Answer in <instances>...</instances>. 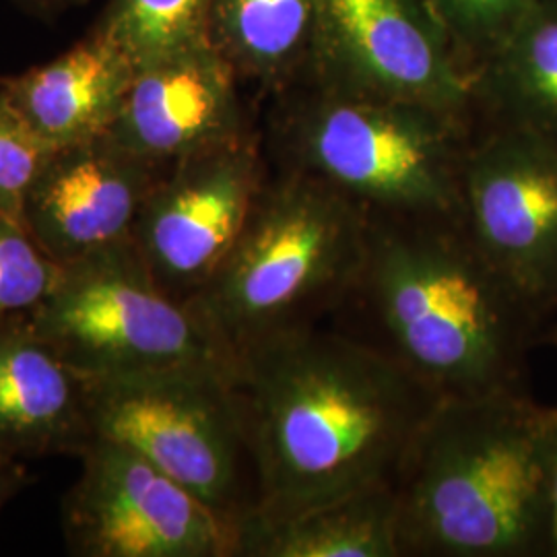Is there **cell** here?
Returning a JSON list of instances; mask_svg holds the SVG:
<instances>
[{"label":"cell","mask_w":557,"mask_h":557,"mask_svg":"<svg viewBox=\"0 0 557 557\" xmlns=\"http://www.w3.org/2000/svg\"><path fill=\"white\" fill-rule=\"evenodd\" d=\"M234 382L259 487L248 515L257 517H285L359 490L395 487L444 398L329 322L246 347Z\"/></svg>","instance_id":"obj_1"},{"label":"cell","mask_w":557,"mask_h":557,"mask_svg":"<svg viewBox=\"0 0 557 557\" xmlns=\"http://www.w3.org/2000/svg\"><path fill=\"white\" fill-rule=\"evenodd\" d=\"M329 324L438 391L524 388L547 322L481 252L462 213H368L366 252Z\"/></svg>","instance_id":"obj_2"},{"label":"cell","mask_w":557,"mask_h":557,"mask_svg":"<svg viewBox=\"0 0 557 557\" xmlns=\"http://www.w3.org/2000/svg\"><path fill=\"white\" fill-rule=\"evenodd\" d=\"M557 405L442 398L395 483L400 557L554 556Z\"/></svg>","instance_id":"obj_3"},{"label":"cell","mask_w":557,"mask_h":557,"mask_svg":"<svg viewBox=\"0 0 557 557\" xmlns=\"http://www.w3.org/2000/svg\"><path fill=\"white\" fill-rule=\"evenodd\" d=\"M366 236L368 211L356 200L278 168L230 255L186 304L238 358L262 338L333 319L358 277Z\"/></svg>","instance_id":"obj_4"},{"label":"cell","mask_w":557,"mask_h":557,"mask_svg":"<svg viewBox=\"0 0 557 557\" xmlns=\"http://www.w3.org/2000/svg\"><path fill=\"white\" fill-rule=\"evenodd\" d=\"M278 168L299 170L368 213H462L469 119L312 85L278 106Z\"/></svg>","instance_id":"obj_5"},{"label":"cell","mask_w":557,"mask_h":557,"mask_svg":"<svg viewBox=\"0 0 557 557\" xmlns=\"http://www.w3.org/2000/svg\"><path fill=\"white\" fill-rule=\"evenodd\" d=\"M234 379L213 366L83 379L94 436L135 448L238 529L259 487Z\"/></svg>","instance_id":"obj_6"},{"label":"cell","mask_w":557,"mask_h":557,"mask_svg":"<svg viewBox=\"0 0 557 557\" xmlns=\"http://www.w3.org/2000/svg\"><path fill=\"white\" fill-rule=\"evenodd\" d=\"M29 319L81 379L172 366L236 372V358L188 304L151 277L133 238L60 264Z\"/></svg>","instance_id":"obj_7"},{"label":"cell","mask_w":557,"mask_h":557,"mask_svg":"<svg viewBox=\"0 0 557 557\" xmlns=\"http://www.w3.org/2000/svg\"><path fill=\"white\" fill-rule=\"evenodd\" d=\"M62 504L73 556L236 557V529L135 448L94 438Z\"/></svg>","instance_id":"obj_8"},{"label":"cell","mask_w":557,"mask_h":557,"mask_svg":"<svg viewBox=\"0 0 557 557\" xmlns=\"http://www.w3.org/2000/svg\"><path fill=\"white\" fill-rule=\"evenodd\" d=\"M314 85L471 116L473 73L425 0H320Z\"/></svg>","instance_id":"obj_9"},{"label":"cell","mask_w":557,"mask_h":557,"mask_svg":"<svg viewBox=\"0 0 557 557\" xmlns=\"http://www.w3.org/2000/svg\"><path fill=\"white\" fill-rule=\"evenodd\" d=\"M462 218L481 252L549 324L557 319V139L494 124L473 139Z\"/></svg>","instance_id":"obj_10"},{"label":"cell","mask_w":557,"mask_h":557,"mask_svg":"<svg viewBox=\"0 0 557 557\" xmlns=\"http://www.w3.org/2000/svg\"><path fill=\"white\" fill-rule=\"evenodd\" d=\"M264 180L252 133L165 168L140 207L133 244L168 296L186 304L215 275Z\"/></svg>","instance_id":"obj_11"},{"label":"cell","mask_w":557,"mask_h":557,"mask_svg":"<svg viewBox=\"0 0 557 557\" xmlns=\"http://www.w3.org/2000/svg\"><path fill=\"white\" fill-rule=\"evenodd\" d=\"M163 172L108 133L52 149L25 200V230L59 264L126 242Z\"/></svg>","instance_id":"obj_12"},{"label":"cell","mask_w":557,"mask_h":557,"mask_svg":"<svg viewBox=\"0 0 557 557\" xmlns=\"http://www.w3.org/2000/svg\"><path fill=\"white\" fill-rule=\"evenodd\" d=\"M238 73L213 41L137 69L110 137L158 165L248 137Z\"/></svg>","instance_id":"obj_13"},{"label":"cell","mask_w":557,"mask_h":557,"mask_svg":"<svg viewBox=\"0 0 557 557\" xmlns=\"http://www.w3.org/2000/svg\"><path fill=\"white\" fill-rule=\"evenodd\" d=\"M94 438L79 374L29 312L0 319V453L11 460L81 457Z\"/></svg>","instance_id":"obj_14"},{"label":"cell","mask_w":557,"mask_h":557,"mask_svg":"<svg viewBox=\"0 0 557 557\" xmlns=\"http://www.w3.org/2000/svg\"><path fill=\"white\" fill-rule=\"evenodd\" d=\"M137 62L103 25L59 59L4 79L0 89L52 149L110 133Z\"/></svg>","instance_id":"obj_15"},{"label":"cell","mask_w":557,"mask_h":557,"mask_svg":"<svg viewBox=\"0 0 557 557\" xmlns=\"http://www.w3.org/2000/svg\"><path fill=\"white\" fill-rule=\"evenodd\" d=\"M236 557H400L397 494L379 485L285 517L239 518Z\"/></svg>","instance_id":"obj_16"},{"label":"cell","mask_w":557,"mask_h":557,"mask_svg":"<svg viewBox=\"0 0 557 557\" xmlns=\"http://www.w3.org/2000/svg\"><path fill=\"white\" fill-rule=\"evenodd\" d=\"M475 106L494 124L557 139V0H537L475 71Z\"/></svg>","instance_id":"obj_17"},{"label":"cell","mask_w":557,"mask_h":557,"mask_svg":"<svg viewBox=\"0 0 557 557\" xmlns=\"http://www.w3.org/2000/svg\"><path fill=\"white\" fill-rule=\"evenodd\" d=\"M320 0H215L209 38L239 79L285 91L310 64Z\"/></svg>","instance_id":"obj_18"},{"label":"cell","mask_w":557,"mask_h":557,"mask_svg":"<svg viewBox=\"0 0 557 557\" xmlns=\"http://www.w3.org/2000/svg\"><path fill=\"white\" fill-rule=\"evenodd\" d=\"M215 0H110L101 20L137 66L209 41Z\"/></svg>","instance_id":"obj_19"},{"label":"cell","mask_w":557,"mask_h":557,"mask_svg":"<svg viewBox=\"0 0 557 557\" xmlns=\"http://www.w3.org/2000/svg\"><path fill=\"white\" fill-rule=\"evenodd\" d=\"M460 62L473 73L537 0H425Z\"/></svg>","instance_id":"obj_20"},{"label":"cell","mask_w":557,"mask_h":557,"mask_svg":"<svg viewBox=\"0 0 557 557\" xmlns=\"http://www.w3.org/2000/svg\"><path fill=\"white\" fill-rule=\"evenodd\" d=\"M59 269L21 223L0 215V319L32 312L50 294Z\"/></svg>","instance_id":"obj_21"},{"label":"cell","mask_w":557,"mask_h":557,"mask_svg":"<svg viewBox=\"0 0 557 557\" xmlns=\"http://www.w3.org/2000/svg\"><path fill=\"white\" fill-rule=\"evenodd\" d=\"M52 147L0 89V215L25 227V200Z\"/></svg>","instance_id":"obj_22"},{"label":"cell","mask_w":557,"mask_h":557,"mask_svg":"<svg viewBox=\"0 0 557 557\" xmlns=\"http://www.w3.org/2000/svg\"><path fill=\"white\" fill-rule=\"evenodd\" d=\"M25 483V475L17 465V460L0 462V515L7 506V502L13 498Z\"/></svg>","instance_id":"obj_23"},{"label":"cell","mask_w":557,"mask_h":557,"mask_svg":"<svg viewBox=\"0 0 557 557\" xmlns=\"http://www.w3.org/2000/svg\"><path fill=\"white\" fill-rule=\"evenodd\" d=\"M21 7H25L32 13L38 15H57L62 9H66L73 0H15Z\"/></svg>","instance_id":"obj_24"},{"label":"cell","mask_w":557,"mask_h":557,"mask_svg":"<svg viewBox=\"0 0 557 557\" xmlns=\"http://www.w3.org/2000/svg\"><path fill=\"white\" fill-rule=\"evenodd\" d=\"M552 499H554V557H557V446L554 458V485H552Z\"/></svg>","instance_id":"obj_25"},{"label":"cell","mask_w":557,"mask_h":557,"mask_svg":"<svg viewBox=\"0 0 557 557\" xmlns=\"http://www.w3.org/2000/svg\"><path fill=\"white\" fill-rule=\"evenodd\" d=\"M541 345L557 347V319L552 320V322L547 324V329H545V333H543V337H541Z\"/></svg>","instance_id":"obj_26"},{"label":"cell","mask_w":557,"mask_h":557,"mask_svg":"<svg viewBox=\"0 0 557 557\" xmlns=\"http://www.w3.org/2000/svg\"><path fill=\"white\" fill-rule=\"evenodd\" d=\"M9 460H11V458H7L2 453H0V462H9Z\"/></svg>","instance_id":"obj_27"}]
</instances>
